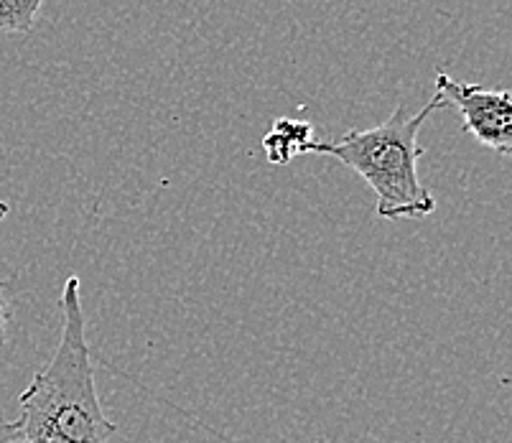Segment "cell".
<instances>
[{
    "instance_id": "cell-1",
    "label": "cell",
    "mask_w": 512,
    "mask_h": 443,
    "mask_svg": "<svg viewBox=\"0 0 512 443\" xmlns=\"http://www.w3.org/2000/svg\"><path fill=\"white\" fill-rule=\"evenodd\" d=\"M26 428L57 433L72 443H110L115 423L100 405L85 337L82 283L67 278L62 291V334L49 365L31 380L18 398Z\"/></svg>"
},
{
    "instance_id": "cell-3",
    "label": "cell",
    "mask_w": 512,
    "mask_h": 443,
    "mask_svg": "<svg viewBox=\"0 0 512 443\" xmlns=\"http://www.w3.org/2000/svg\"><path fill=\"white\" fill-rule=\"evenodd\" d=\"M436 95L454 105L464 118V130L490 151L512 153V100L507 90L467 85L451 74H436Z\"/></svg>"
},
{
    "instance_id": "cell-4",
    "label": "cell",
    "mask_w": 512,
    "mask_h": 443,
    "mask_svg": "<svg viewBox=\"0 0 512 443\" xmlns=\"http://www.w3.org/2000/svg\"><path fill=\"white\" fill-rule=\"evenodd\" d=\"M44 0H0V34H26L34 29Z\"/></svg>"
},
{
    "instance_id": "cell-9",
    "label": "cell",
    "mask_w": 512,
    "mask_h": 443,
    "mask_svg": "<svg viewBox=\"0 0 512 443\" xmlns=\"http://www.w3.org/2000/svg\"><path fill=\"white\" fill-rule=\"evenodd\" d=\"M6 217H8V204L0 202V219H6Z\"/></svg>"
},
{
    "instance_id": "cell-8",
    "label": "cell",
    "mask_w": 512,
    "mask_h": 443,
    "mask_svg": "<svg viewBox=\"0 0 512 443\" xmlns=\"http://www.w3.org/2000/svg\"><path fill=\"white\" fill-rule=\"evenodd\" d=\"M0 443H26L23 441L21 421H8L0 415Z\"/></svg>"
},
{
    "instance_id": "cell-6",
    "label": "cell",
    "mask_w": 512,
    "mask_h": 443,
    "mask_svg": "<svg viewBox=\"0 0 512 443\" xmlns=\"http://www.w3.org/2000/svg\"><path fill=\"white\" fill-rule=\"evenodd\" d=\"M263 151L265 156H268V161L276 163V166H286V163L293 161V156H299V151H296L283 135H278L276 130H268V133H265Z\"/></svg>"
},
{
    "instance_id": "cell-7",
    "label": "cell",
    "mask_w": 512,
    "mask_h": 443,
    "mask_svg": "<svg viewBox=\"0 0 512 443\" xmlns=\"http://www.w3.org/2000/svg\"><path fill=\"white\" fill-rule=\"evenodd\" d=\"M11 296H8L6 283H0V349L8 342V326H11Z\"/></svg>"
},
{
    "instance_id": "cell-5",
    "label": "cell",
    "mask_w": 512,
    "mask_h": 443,
    "mask_svg": "<svg viewBox=\"0 0 512 443\" xmlns=\"http://www.w3.org/2000/svg\"><path fill=\"white\" fill-rule=\"evenodd\" d=\"M271 130H276L278 135H283V138H286V141L291 143V146L296 148L299 153H306V148L314 143V141H311V133H314V128H311L306 120L281 118V120H276V123H273Z\"/></svg>"
},
{
    "instance_id": "cell-2",
    "label": "cell",
    "mask_w": 512,
    "mask_h": 443,
    "mask_svg": "<svg viewBox=\"0 0 512 443\" xmlns=\"http://www.w3.org/2000/svg\"><path fill=\"white\" fill-rule=\"evenodd\" d=\"M446 102L439 95L411 113L406 105L395 107L385 123L370 130H349L337 141H314L306 153L337 158L347 169L357 171L375 191L377 217L421 219L436 212V199L418 179V158L426 148L418 143L423 123Z\"/></svg>"
}]
</instances>
